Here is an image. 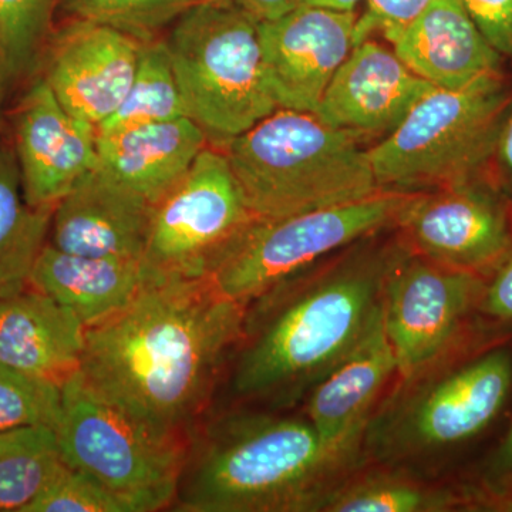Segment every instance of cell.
<instances>
[{
    "label": "cell",
    "instance_id": "obj_16",
    "mask_svg": "<svg viewBox=\"0 0 512 512\" xmlns=\"http://www.w3.org/2000/svg\"><path fill=\"white\" fill-rule=\"evenodd\" d=\"M433 89L394 50L367 39L353 47L313 114L326 126L367 140L384 138Z\"/></svg>",
    "mask_w": 512,
    "mask_h": 512
},
{
    "label": "cell",
    "instance_id": "obj_15",
    "mask_svg": "<svg viewBox=\"0 0 512 512\" xmlns=\"http://www.w3.org/2000/svg\"><path fill=\"white\" fill-rule=\"evenodd\" d=\"M13 148L30 207H56L99 167L97 128L64 109L42 76L16 109Z\"/></svg>",
    "mask_w": 512,
    "mask_h": 512
},
{
    "label": "cell",
    "instance_id": "obj_28",
    "mask_svg": "<svg viewBox=\"0 0 512 512\" xmlns=\"http://www.w3.org/2000/svg\"><path fill=\"white\" fill-rule=\"evenodd\" d=\"M202 0H63L70 18L92 20L119 29L141 42L163 30Z\"/></svg>",
    "mask_w": 512,
    "mask_h": 512
},
{
    "label": "cell",
    "instance_id": "obj_1",
    "mask_svg": "<svg viewBox=\"0 0 512 512\" xmlns=\"http://www.w3.org/2000/svg\"><path fill=\"white\" fill-rule=\"evenodd\" d=\"M245 318L247 306L211 278L143 271L130 302L86 328L80 375L151 429L191 439L241 343Z\"/></svg>",
    "mask_w": 512,
    "mask_h": 512
},
{
    "label": "cell",
    "instance_id": "obj_12",
    "mask_svg": "<svg viewBox=\"0 0 512 512\" xmlns=\"http://www.w3.org/2000/svg\"><path fill=\"white\" fill-rule=\"evenodd\" d=\"M396 228L416 254L487 279L512 254L510 200L487 175L414 192Z\"/></svg>",
    "mask_w": 512,
    "mask_h": 512
},
{
    "label": "cell",
    "instance_id": "obj_13",
    "mask_svg": "<svg viewBox=\"0 0 512 512\" xmlns=\"http://www.w3.org/2000/svg\"><path fill=\"white\" fill-rule=\"evenodd\" d=\"M356 19V12L299 5L259 20L265 83L278 109L315 113L355 47Z\"/></svg>",
    "mask_w": 512,
    "mask_h": 512
},
{
    "label": "cell",
    "instance_id": "obj_26",
    "mask_svg": "<svg viewBox=\"0 0 512 512\" xmlns=\"http://www.w3.org/2000/svg\"><path fill=\"white\" fill-rule=\"evenodd\" d=\"M185 116L180 89L163 37L141 43L137 72L119 109L97 127V136Z\"/></svg>",
    "mask_w": 512,
    "mask_h": 512
},
{
    "label": "cell",
    "instance_id": "obj_29",
    "mask_svg": "<svg viewBox=\"0 0 512 512\" xmlns=\"http://www.w3.org/2000/svg\"><path fill=\"white\" fill-rule=\"evenodd\" d=\"M62 416V389L0 363V431L23 427L56 430Z\"/></svg>",
    "mask_w": 512,
    "mask_h": 512
},
{
    "label": "cell",
    "instance_id": "obj_8",
    "mask_svg": "<svg viewBox=\"0 0 512 512\" xmlns=\"http://www.w3.org/2000/svg\"><path fill=\"white\" fill-rule=\"evenodd\" d=\"M404 382L363 436L384 463L431 457L483 433L507 402L512 356L495 349L434 377L420 373Z\"/></svg>",
    "mask_w": 512,
    "mask_h": 512
},
{
    "label": "cell",
    "instance_id": "obj_33",
    "mask_svg": "<svg viewBox=\"0 0 512 512\" xmlns=\"http://www.w3.org/2000/svg\"><path fill=\"white\" fill-rule=\"evenodd\" d=\"M478 312L497 322L512 325V254L487 279Z\"/></svg>",
    "mask_w": 512,
    "mask_h": 512
},
{
    "label": "cell",
    "instance_id": "obj_22",
    "mask_svg": "<svg viewBox=\"0 0 512 512\" xmlns=\"http://www.w3.org/2000/svg\"><path fill=\"white\" fill-rule=\"evenodd\" d=\"M143 281L141 259L74 255L46 244L29 276L30 288L69 309L86 328L120 311Z\"/></svg>",
    "mask_w": 512,
    "mask_h": 512
},
{
    "label": "cell",
    "instance_id": "obj_25",
    "mask_svg": "<svg viewBox=\"0 0 512 512\" xmlns=\"http://www.w3.org/2000/svg\"><path fill=\"white\" fill-rule=\"evenodd\" d=\"M55 431H0V512H25L64 466Z\"/></svg>",
    "mask_w": 512,
    "mask_h": 512
},
{
    "label": "cell",
    "instance_id": "obj_19",
    "mask_svg": "<svg viewBox=\"0 0 512 512\" xmlns=\"http://www.w3.org/2000/svg\"><path fill=\"white\" fill-rule=\"evenodd\" d=\"M393 375L396 357L384 330L382 303L356 348L308 393L306 419L328 446L359 451L376 399Z\"/></svg>",
    "mask_w": 512,
    "mask_h": 512
},
{
    "label": "cell",
    "instance_id": "obj_7",
    "mask_svg": "<svg viewBox=\"0 0 512 512\" xmlns=\"http://www.w3.org/2000/svg\"><path fill=\"white\" fill-rule=\"evenodd\" d=\"M63 461L133 512L173 507L190 440L160 433L104 399L80 372L62 387L56 430Z\"/></svg>",
    "mask_w": 512,
    "mask_h": 512
},
{
    "label": "cell",
    "instance_id": "obj_30",
    "mask_svg": "<svg viewBox=\"0 0 512 512\" xmlns=\"http://www.w3.org/2000/svg\"><path fill=\"white\" fill-rule=\"evenodd\" d=\"M25 512H133L93 478L64 464Z\"/></svg>",
    "mask_w": 512,
    "mask_h": 512
},
{
    "label": "cell",
    "instance_id": "obj_21",
    "mask_svg": "<svg viewBox=\"0 0 512 512\" xmlns=\"http://www.w3.org/2000/svg\"><path fill=\"white\" fill-rule=\"evenodd\" d=\"M188 117L97 136L99 167L156 205L180 183L208 146Z\"/></svg>",
    "mask_w": 512,
    "mask_h": 512
},
{
    "label": "cell",
    "instance_id": "obj_4",
    "mask_svg": "<svg viewBox=\"0 0 512 512\" xmlns=\"http://www.w3.org/2000/svg\"><path fill=\"white\" fill-rule=\"evenodd\" d=\"M366 138L312 113L278 109L222 148L258 220H276L380 192Z\"/></svg>",
    "mask_w": 512,
    "mask_h": 512
},
{
    "label": "cell",
    "instance_id": "obj_23",
    "mask_svg": "<svg viewBox=\"0 0 512 512\" xmlns=\"http://www.w3.org/2000/svg\"><path fill=\"white\" fill-rule=\"evenodd\" d=\"M55 207H30L23 197L15 148L0 146V298L22 291L46 247Z\"/></svg>",
    "mask_w": 512,
    "mask_h": 512
},
{
    "label": "cell",
    "instance_id": "obj_10",
    "mask_svg": "<svg viewBox=\"0 0 512 512\" xmlns=\"http://www.w3.org/2000/svg\"><path fill=\"white\" fill-rule=\"evenodd\" d=\"M256 220L227 154L208 144L183 180L154 205L144 274L211 278Z\"/></svg>",
    "mask_w": 512,
    "mask_h": 512
},
{
    "label": "cell",
    "instance_id": "obj_17",
    "mask_svg": "<svg viewBox=\"0 0 512 512\" xmlns=\"http://www.w3.org/2000/svg\"><path fill=\"white\" fill-rule=\"evenodd\" d=\"M154 205L97 167L57 202L52 244L97 258L143 259Z\"/></svg>",
    "mask_w": 512,
    "mask_h": 512
},
{
    "label": "cell",
    "instance_id": "obj_14",
    "mask_svg": "<svg viewBox=\"0 0 512 512\" xmlns=\"http://www.w3.org/2000/svg\"><path fill=\"white\" fill-rule=\"evenodd\" d=\"M141 43L111 26L70 18L53 30L42 77L64 109L97 128L127 96Z\"/></svg>",
    "mask_w": 512,
    "mask_h": 512
},
{
    "label": "cell",
    "instance_id": "obj_31",
    "mask_svg": "<svg viewBox=\"0 0 512 512\" xmlns=\"http://www.w3.org/2000/svg\"><path fill=\"white\" fill-rule=\"evenodd\" d=\"M365 10L357 16L355 46L379 33L390 43L429 6L431 0H363Z\"/></svg>",
    "mask_w": 512,
    "mask_h": 512
},
{
    "label": "cell",
    "instance_id": "obj_2",
    "mask_svg": "<svg viewBox=\"0 0 512 512\" xmlns=\"http://www.w3.org/2000/svg\"><path fill=\"white\" fill-rule=\"evenodd\" d=\"M384 232L248 306L231 376L238 399L279 406L298 402L356 348L382 309L384 281L403 244L400 234L383 238Z\"/></svg>",
    "mask_w": 512,
    "mask_h": 512
},
{
    "label": "cell",
    "instance_id": "obj_5",
    "mask_svg": "<svg viewBox=\"0 0 512 512\" xmlns=\"http://www.w3.org/2000/svg\"><path fill=\"white\" fill-rule=\"evenodd\" d=\"M163 40L185 116L211 146L224 148L278 110L265 83L259 20L234 0H202Z\"/></svg>",
    "mask_w": 512,
    "mask_h": 512
},
{
    "label": "cell",
    "instance_id": "obj_32",
    "mask_svg": "<svg viewBox=\"0 0 512 512\" xmlns=\"http://www.w3.org/2000/svg\"><path fill=\"white\" fill-rule=\"evenodd\" d=\"M487 42L512 60V0H461Z\"/></svg>",
    "mask_w": 512,
    "mask_h": 512
},
{
    "label": "cell",
    "instance_id": "obj_34",
    "mask_svg": "<svg viewBox=\"0 0 512 512\" xmlns=\"http://www.w3.org/2000/svg\"><path fill=\"white\" fill-rule=\"evenodd\" d=\"M487 175L491 183L510 200L512 197V103L498 131Z\"/></svg>",
    "mask_w": 512,
    "mask_h": 512
},
{
    "label": "cell",
    "instance_id": "obj_18",
    "mask_svg": "<svg viewBox=\"0 0 512 512\" xmlns=\"http://www.w3.org/2000/svg\"><path fill=\"white\" fill-rule=\"evenodd\" d=\"M392 46L413 73L437 89L461 90L504 76V57L487 42L461 0H431Z\"/></svg>",
    "mask_w": 512,
    "mask_h": 512
},
{
    "label": "cell",
    "instance_id": "obj_9",
    "mask_svg": "<svg viewBox=\"0 0 512 512\" xmlns=\"http://www.w3.org/2000/svg\"><path fill=\"white\" fill-rule=\"evenodd\" d=\"M412 195L380 191L336 207L256 220L211 279L227 298L248 308L350 245L396 228Z\"/></svg>",
    "mask_w": 512,
    "mask_h": 512
},
{
    "label": "cell",
    "instance_id": "obj_20",
    "mask_svg": "<svg viewBox=\"0 0 512 512\" xmlns=\"http://www.w3.org/2000/svg\"><path fill=\"white\" fill-rule=\"evenodd\" d=\"M86 326L69 309L26 286L0 298V363L56 384L82 369Z\"/></svg>",
    "mask_w": 512,
    "mask_h": 512
},
{
    "label": "cell",
    "instance_id": "obj_36",
    "mask_svg": "<svg viewBox=\"0 0 512 512\" xmlns=\"http://www.w3.org/2000/svg\"><path fill=\"white\" fill-rule=\"evenodd\" d=\"M258 20H271L291 12L301 0H234Z\"/></svg>",
    "mask_w": 512,
    "mask_h": 512
},
{
    "label": "cell",
    "instance_id": "obj_35",
    "mask_svg": "<svg viewBox=\"0 0 512 512\" xmlns=\"http://www.w3.org/2000/svg\"><path fill=\"white\" fill-rule=\"evenodd\" d=\"M490 484H512V423L490 461Z\"/></svg>",
    "mask_w": 512,
    "mask_h": 512
},
{
    "label": "cell",
    "instance_id": "obj_6",
    "mask_svg": "<svg viewBox=\"0 0 512 512\" xmlns=\"http://www.w3.org/2000/svg\"><path fill=\"white\" fill-rule=\"evenodd\" d=\"M512 86L504 76L466 89H433L369 148L382 191L424 192L487 175Z\"/></svg>",
    "mask_w": 512,
    "mask_h": 512
},
{
    "label": "cell",
    "instance_id": "obj_3",
    "mask_svg": "<svg viewBox=\"0 0 512 512\" xmlns=\"http://www.w3.org/2000/svg\"><path fill=\"white\" fill-rule=\"evenodd\" d=\"M357 453L328 446L308 419L231 414L192 433L173 510L319 511Z\"/></svg>",
    "mask_w": 512,
    "mask_h": 512
},
{
    "label": "cell",
    "instance_id": "obj_24",
    "mask_svg": "<svg viewBox=\"0 0 512 512\" xmlns=\"http://www.w3.org/2000/svg\"><path fill=\"white\" fill-rule=\"evenodd\" d=\"M468 507L467 493L433 487L399 474L345 478L325 498L320 512H441Z\"/></svg>",
    "mask_w": 512,
    "mask_h": 512
},
{
    "label": "cell",
    "instance_id": "obj_37",
    "mask_svg": "<svg viewBox=\"0 0 512 512\" xmlns=\"http://www.w3.org/2000/svg\"><path fill=\"white\" fill-rule=\"evenodd\" d=\"M363 0H301V5L320 6V8H329L343 10V12H355L357 6Z\"/></svg>",
    "mask_w": 512,
    "mask_h": 512
},
{
    "label": "cell",
    "instance_id": "obj_11",
    "mask_svg": "<svg viewBox=\"0 0 512 512\" xmlns=\"http://www.w3.org/2000/svg\"><path fill=\"white\" fill-rule=\"evenodd\" d=\"M403 241V239H402ZM487 278L429 261L402 244L383 286V325L397 375L412 379L456 345Z\"/></svg>",
    "mask_w": 512,
    "mask_h": 512
},
{
    "label": "cell",
    "instance_id": "obj_39",
    "mask_svg": "<svg viewBox=\"0 0 512 512\" xmlns=\"http://www.w3.org/2000/svg\"><path fill=\"white\" fill-rule=\"evenodd\" d=\"M2 100H3V96H2V94H0V103H2ZM0 121H2V116H0Z\"/></svg>",
    "mask_w": 512,
    "mask_h": 512
},
{
    "label": "cell",
    "instance_id": "obj_27",
    "mask_svg": "<svg viewBox=\"0 0 512 512\" xmlns=\"http://www.w3.org/2000/svg\"><path fill=\"white\" fill-rule=\"evenodd\" d=\"M56 0H0V94L42 66L53 33Z\"/></svg>",
    "mask_w": 512,
    "mask_h": 512
},
{
    "label": "cell",
    "instance_id": "obj_38",
    "mask_svg": "<svg viewBox=\"0 0 512 512\" xmlns=\"http://www.w3.org/2000/svg\"><path fill=\"white\" fill-rule=\"evenodd\" d=\"M510 214H511V222H512V197L510 198Z\"/></svg>",
    "mask_w": 512,
    "mask_h": 512
}]
</instances>
